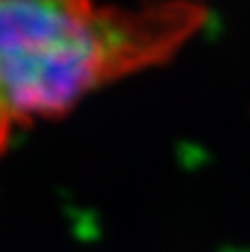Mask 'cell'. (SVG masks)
Masks as SVG:
<instances>
[{"label":"cell","instance_id":"6da1fadb","mask_svg":"<svg viewBox=\"0 0 250 252\" xmlns=\"http://www.w3.org/2000/svg\"><path fill=\"white\" fill-rule=\"evenodd\" d=\"M204 20L195 4L128 11L93 0H0V153L91 91L166 62Z\"/></svg>","mask_w":250,"mask_h":252}]
</instances>
